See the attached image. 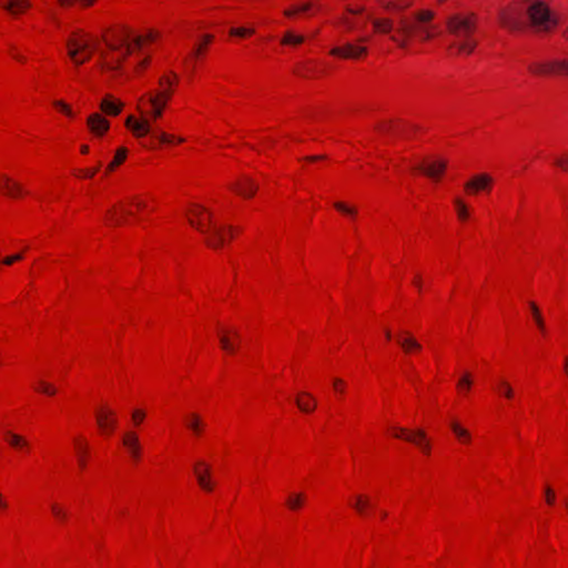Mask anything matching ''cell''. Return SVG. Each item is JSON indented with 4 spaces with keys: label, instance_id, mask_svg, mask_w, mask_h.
<instances>
[{
    "label": "cell",
    "instance_id": "obj_50",
    "mask_svg": "<svg viewBox=\"0 0 568 568\" xmlns=\"http://www.w3.org/2000/svg\"><path fill=\"white\" fill-rule=\"evenodd\" d=\"M497 391H498L499 395L503 396V398L507 399V400H511L514 398V390L512 389L511 384H509L508 382H506V381L499 382V383L497 384Z\"/></svg>",
    "mask_w": 568,
    "mask_h": 568
},
{
    "label": "cell",
    "instance_id": "obj_34",
    "mask_svg": "<svg viewBox=\"0 0 568 568\" xmlns=\"http://www.w3.org/2000/svg\"><path fill=\"white\" fill-rule=\"evenodd\" d=\"M32 386H33V391H35L36 393L43 396H48V398L56 396V394L58 393L56 385L47 381H38Z\"/></svg>",
    "mask_w": 568,
    "mask_h": 568
},
{
    "label": "cell",
    "instance_id": "obj_42",
    "mask_svg": "<svg viewBox=\"0 0 568 568\" xmlns=\"http://www.w3.org/2000/svg\"><path fill=\"white\" fill-rule=\"evenodd\" d=\"M254 33H256V29L253 27H246V26H238L232 27L229 30L230 37L239 38V39H247L251 38Z\"/></svg>",
    "mask_w": 568,
    "mask_h": 568
},
{
    "label": "cell",
    "instance_id": "obj_19",
    "mask_svg": "<svg viewBox=\"0 0 568 568\" xmlns=\"http://www.w3.org/2000/svg\"><path fill=\"white\" fill-rule=\"evenodd\" d=\"M494 179L488 173H477L469 178L464 184L465 193L469 195H478L488 192L493 188Z\"/></svg>",
    "mask_w": 568,
    "mask_h": 568
},
{
    "label": "cell",
    "instance_id": "obj_7",
    "mask_svg": "<svg viewBox=\"0 0 568 568\" xmlns=\"http://www.w3.org/2000/svg\"><path fill=\"white\" fill-rule=\"evenodd\" d=\"M526 14L532 27L540 31H552L558 23V18L551 10L550 4L544 1L532 2L527 7Z\"/></svg>",
    "mask_w": 568,
    "mask_h": 568
},
{
    "label": "cell",
    "instance_id": "obj_62",
    "mask_svg": "<svg viewBox=\"0 0 568 568\" xmlns=\"http://www.w3.org/2000/svg\"><path fill=\"white\" fill-rule=\"evenodd\" d=\"M89 149H90L89 145H81V146H80V151H81V153H83V154L88 153V151H89Z\"/></svg>",
    "mask_w": 568,
    "mask_h": 568
},
{
    "label": "cell",
    "instance_id": "obj_32",
    "mask_svg": "<svg viewBox=\"0 0 568 568\" xmlns=\"http://www.w3.org/2000/svg\"><path fill=\"white\" fill-rule=\"evenodd\" d=\"M450 429L454 434L455 438H456L459 443L463 445H469L472 443V434L468 432V429L465 427L463 424H461L458 421H452L450 423Z\"/></svg>",
    "mask_w": 568,
    "mask_h": 568
},
{
    "label": "cell",
    "instance_id": "obj_24",
    "mask_svg": "<svg viewBox=\"0 0 568 568\" xmlns=\"http://www.w3.org/2000/svg\"><path fill=\"white\" fill-rule=\"evenodd\" d=\"M87 128L92 136L102 138L109 132L110 122L104 115L95 112L87 118Z\"/></svg>",
    "mask_w": 568,
    "mask_h": 568
},
{
    "label": "cell",
    "instance_id": "obj_18",
    "mask_svg": "<svg viewBox=\"0 0 568 568\" xmlns=\"http://www.w3.org/2000/svg\"><path fill=\"white\" fill-rule=\"evenodd\" d=\"M330 55L343 60H363L367 56V48L356 43H344L332 48Z\"/></svg>",
    "mask_w": 568,
    "mask_h": 568
},
{
    "label": "cell",
    "instance_id": "obj_26",
    "mask_svg": "<svg viewBox=\"0 0 568 568\" xmlns=\"http://www.w3.org/2000/svg\"><path fill=\"white\" fill-rule=\"evenodd\" d=\"M73 447L80 469H85L90 459V445L85 436L79 435L73 440Z\"/></svg>",
    "mask_w": 568,
    "mask_h": 568
},
{
    "label": "cell",
    "instance_id": "obj_41",
    "mask_svg": "<svg viewBox=\"0 0 568 568\" xmlns=\"http://www.w3.org/2000/svg\"><path fill=\"white\" fill-rule=\"evenodd\" d=\"M454 207H455V211H456V214L459 219V221L466 222L467 220L469 219V209H468L467 203L465 202V200L462 198H459V197L455 198Z\"/></svg>",
    "mask_w": 568,
    "mask_h": 568
},
{
    "label": "cell",
    "instance_id": "obj_4",
    "mask_svg": "<svg viewBox=\"0 0 568 568\" xmlns=\"http://www.w3.org/2000/svg\"><path fill=\"white\" fill-rule=\"evenodd\" d=\"M374 131L392 140H412L422 136L425 129L404 119H388L379 121L374 126Z\"/></svg>",
    "mask_w": 568,
    "mask_h": 568
},
{
    "label": "cell",
    "instance_id": "obj_39",
    "mask_svg": "<svg viewBox=\"0 0 568 568\" xmlns=\"http://www.w3.org/2000/svg\"><path fill=\"white\" fill-rule=\"evenodd\" d=\"M4 439H6V442L10 445L11 447L16 449H24L28 446V440L26 439V437H23L17 433L8 432L6 435H4Z\"/></svg>",
    "mask_w": 568,
    "mask_h": 568
},
{
    "label": "cell",
    "instance_id": "obj_22",
    "mask_svg": "<svg viewBox=\"0 0 568 568\" xmlns=\"http://www.w3.org/2000/svg\"><path fill=\"white\" fill-rule=\"evenodd\" d=\"M0 193L13 200L22 199L27 194L22 184L7 174H0Z\"/></svg>",
    "mask_w": 568,
    "mask_h": 568
},
{
    "label": "cell",
    "instance_id": "obj_31",
    "mask_svg": "<svg viewBox=\"0 0 568 568\" xmlns=\"http://www.w3.org/2000/svg\"><path fill=\"white\" fill-rule=\"evenodd\" d=\"M32 3L29 1H6L0 2V7L13 16H21L31 8Z\"/></svg>",
    "mask_w": 568,
    "mask_h": 568
},
{
    "label": "cell",
    "instance_id": "obj_35",
    "mask_svg": "<svg viewBox=\"0 0 568 568\" xmlns=\"http://www.w3.org/2000/svg\"><path fill=\"white\" fill-rule=\"evenodd\" d=\"M378 4H379L380 7L385 9V10L399 12V11L406 10V9H409L410 7H412L413 4H414V2H412V1H404V0H400V1H394V0H390V1H379Z\"/></svg>",
    "mask_w": 568,
    "mask_h": 568
},
{
    "label": "cell",
    "instance_id": "obj_59",
    "mask_svg": "<svg viewBox=\"0 0 568 568\" xmlns=\"http://www.w3.org/2000/svg\"><path fill=\"white\" fill-rule=\"evenodd\" d=\"M347 12H350L352 14H360L365 10L364 7H359V6H349L346 8Z\"/></svg>",
    "mask_w": 568,
    "mask_h": 568
},
{
    "label": "cell",
    "instance_id": "obj_61",
    "mask_svg": "<svg viewBox=\"0 0 568 568\" xmlns=\"http://www.w3.org/2000/svg\"><path fill=\"white\" fill-rule=\"evenodd\" d=\"M60 4L61 7H72L75 6L77 2H73V1H62V2H58Z\"/></svg>",
    "mask_w": 568,
    "mask_h": 568
},
{
    "label": "cell",
    "instance_id": "obj_45",
    "mask_svg": "<svg viewBox=\"0 0 568 568\" xmlns=\"http://www.w3.org/2000/svg\"><path fill=\"white\" fill-rule=\"evenodd\" d=\"M530 308H531L532 317H533L534 322H535L536 326L541 331L544 332L545 331V321H544V316H543L542 310L540 307H538V305L536 304L535 302H530Z\"/></svg>",
    "mask_w": 568,
    "mask_h": 568
},
{
    "label": "cell",
    "instance_id": "obj_51",
    "mask_svg": "<svg viewBox=\"0 0 568 568\" xmlns=\"http://www.w3.org/2000/svg\"><path fill=\"white\" fill-rule=\"evenodd\" d=\"M145 418H146L145 410L141 409V408H138V409L134 410V412H132V414H131L132 422H134V424L137 425V426H139V425H141L142 423H143Z\"/></svg>",
    "mask_w": 568,
    "mask_h": 568
},
{
    "label": "cell",
    "instance_id": "obj_57",
    "mask_svg": "<svg viewBox=\"0 0 568 568\" xmlns=\"http://www.w3.org/2000/svg\"><path fill=\"white\" fill-rule=\"evenodd\" d=\"M23 259V253H16L12 256H8L2 260V264L4 266H12V264L21 261Z\"/></svg>",
    "mask_w": 568,
    "mask_h": 568
},
{
    "label": "cell",
    "instance_id": "obj_43",
    "mask_svg": "<svg viewBox=\"0 0 568 568\" xmlns=\"http://www.w3.org/2000/svg\"><path fill=\"white\" fill-rule=\"evenodd\" d=\"M372 24H373L374 30L379 33L386 35V33H390L393 30V21L389 18H376Z\"/></svg>",
    "mask_w": 568,
    "mask_h": 568
},
{
    "label": "cell",
    "instance_id": "obj_33",
    "mask_svg": "<svg viewBox=\"0 0 568 568\" xmlns=\"http://www.w3.org/2000/svg\"><path fill=\"white\" fill-rule=\"evenodd\" d=\"M128 155H129V150L128 148H126V146H120V148L117 149L111 162L107 166V173L114 172V171L118 170L120 166L126 162Z\"/></svg>",
    "mask_w": 568,
    "mask_h": 568
},
{
    "label": "cell",
    "instance_id": "obj_36",
    "mask_svg": "<svg viewBox=\"0 0 568 568\" xmlns=\"http://www.w3.org/2000/svg\"><path fill=\"white\" fill-rule=\"evenodd\" d=\"M305 502H306V496L305 494L302 492L292 493L286 498V505L291 511H300L301 508L304 507Z\"/></svg>",
    "mask_w": 568,
    "mask_h": 568
},
{
    "label": "cell",
    "instance_id": "obj_23",
    "mask_svg": "<svg viewBox=\"0 0 568 568\" xmlns=\"http://www.w3.org/2000/svg\"><path fill=\"white\" fill-rule=\"evenodd\" d=\"M194 476L199 486L205 492H212L215 486L211 466L204 461H198L193 465Z\"/></svg>",
    "mask_w": 568,
    "mask_h": 568
},
{
    "label": "cell",
    "instance_id": "obj_15",
    "mask_svg": "<svg viewBox=\"0 0 568 568\" xmlns=\"http://www.w3.org/2000/svg\"><path fill=\"white\" fill-rule=\"evenodd\" d=\"M185 142L183 137L179 135L170 134L165 131H158L153 135H149L143 139L142 145L148 150H160L169 146H177Z\"/></svg>",
    "mask_w": 568,
    "mask_h": 568
},
{
    "label": "cell",
    "instance_id": "obj_17",
    "mask_svg": "<svg viewBox=\"0 0 568 568\" xmlns=\"http://www.w3.org/2000/svg\"><path fill=\"white\" fill-rule=\"evenodd\" d=\"M98 429L105 437H110L118 427V418L114 410L108 405H101L96 412Z\"/></svg>",
    "mask_w": 568,
    "mask_h": 568
},
{
    "label": "cell",
    "instance_id": "obj_2",
    "mask_svg": "<svg viewBox=\"0 0 568 568\" xmlns=\"http://www.w3.org/2000/svg\"><path fill=\"white\" fill-rule=\"evenodd\" d=\"M179 82L180 78L175 71L168 70L163 72L159 78L156 88L144 92L137 101V110L139 111L140 116L146 120L153 121L162 118Z\"/></svg>",
    "mask_w": 568,
    "mask_h": 568
},
{
    "label": "cell",
    "instance_id": "obj_30",
    "mask_svg": "<svg viewBox=\"0 0 568 568\" xmlns=\"http://www.w3.org/2000/svg\"><path fill=\"white\" fill-rule=\"evenodd\" d=\"M314 2L311 1H301V2H294L286 6L283 9V14L287 18H293L297 16H302L308 11L312 10Z\"/></svg>",
    "mask_w": 568,
    "mask_h": 568
},
{
    "label": "cell",
    "instance_id": "obj_8",
    "mask_svg": "<svg viewBox=\"0 0 568 568\" xmlns=\"http://www.w3.org/2000/svg\"><path fill=\"white\" fill-rule=\"evenodd\" d=\"M336 67L322 59L301 60L292 67V73L302 79H321L334 72Z\"/></svg>",
    "mask_w": 568,
    "mask_h": 568
},
{
    "label": "cell",
    "instance_id": "obj_46",
    "mask_svg": "<svg viewBox=\"0 0 568 568\" xmlns=\"http://www.w3.org/2000/svg\"><path fill=\"white\" fill-rule=\"evenodd\" d=\"M473 386V376L469 372H465L457 383V391L462 394H467L471 392Z\"/></svg>",
    "mask_w": 568,
    "mask_h": 568
},
{
    "label": "cell",
    "instance_id": "obj_55",
    "mask_svg": "<svg viewBox=\"0 0 568 568\" xmlns=\"http://www.w3.org/2000/svg\"><path fill=\"white\" fill-rule=\"evenodd\" d=\"M544 496H545V502L547 503L548 506H554L555 503H556V494L554 488L552 486H546L545 487V491H544Z\"/></svg>",
    "mask_w": 568,
    "mask_h": 568
},
{
    "label": "cell",
    "instance_id": "obj_40",
    "mask_svg": "<svg viewBox=\"0 0 568 568\" xmlns=\"http://www.w3.org/2000/svg\"><path fill=\"white\" fill-rule=\"evenodd\" d=\"M304 42V37L302 33H298L295 31H286L281 38V45L282 46H298Z\"/></svg>",
    "mask_w": 568,
    "mask_h": 568
},
{
    "label": "cell",
    "instance_id": "obj_9",
    "mask_svg": "<svg viewBox=\"0 0 568 568\" xmlns=\"http://www.w3.org/2000/svg\"><path fill=\"white\" fill-rule=\"evenodd\" d=\"M242 234V229L237 225L225 224L215 227L211 232L207 234L204 240L205 247L214 251L223 250L232 244Z\"/></svg>",
    "mask_w": 568,
    "mask_h": 568
},
{
    "label": "cell",
    "instance_id": "obj_52",
    "mask_svg": "<svg viewBox=\"0 0 568 568\" xmlns=\"http://www.w3.org/2000/svg\"><path fill=\"white\" fill-rule=\"evenodd\" d=\"M455 47H456V51L458 53H472L474 49L476 48V42L464 41L461 43H457Z\"/></svg>",
    "mask_w": 568,
    "mask_h": 568
},
{
    "label": "cell",
    "instance_id": "obj_3",
    "mask_svg": "<svg viewBox=\"0 0 568 568\" xmlns=\"http://www.w3.org/2000/svg\"><path fill=\"white\" fill-rule=\"evenodd\" d=\"M100 41L92 32L78 29L72 31L67 39V53L76 65H83L92 59L99 50Z\"/></svg>",
    "mask_w": 568,
    "mask_h": 568
},
{
    "label": "cell",
    "instance_id": "obj_16",
    "mask_svg": "<svg viewBox=\"0 0 568 568\" xmlns=\"http://www.w3.org/2000/svg\"><path fill=\"white\" fill-rule=\"evenodd\" d=\"M228 189L233 194L244 200H252L259 192L258 181L247 174L239 175L228 184Z\"/></svg>",
    "mask_w": 568,
    "mask_h": 568
},
{
    "label": "cell",
    "instance_id": "obj_56",
    "mask_svg": "<svg viewBox=\"0 0 568 568\" xmlns=\"http://www.w3.org/2000/svg\"><path fill=\"white\" fill-rule=\"evenodd\" d=\"M150 63H151V57H144L143 59L140 60L138 62V65L136 66L135 71L138 73V75H140V73L146 71V69H148L150 66Z\"/></svg>",
    "mask_w": 568,
    "mask_h": 568
},
{
    "label": "cell",
    "instance_id": "obj_5",
    "mask_svg": "<svg viewBox=\"0 0 568 568\" xmlns=\"http://www.w3.org/2000/svg\"><path fill=\"white\" fill-rule=\"evenodd\" d=\"M132 28L126 23H114L108 26L102 31V41H104L107 51L126 52L128 55H134L132 48V39L135 36Z\"/></svg>",
    "mask_w": 568,
    "mask_h": 568
},
{
    "label": "cell",
    "instance_id": "obj_11",
    "mask_svg": "<svg viewBox=\"0 0 568 568\" xmlns=\"http://www.w3.org/2000/svg\"><path fill=\"white\" fill-rule=\"evenodd\" d=\"M391 436L394 438H398L401 440H405L411 444L415 445L416 447L421 449V452L425 455H429L432 452L433 445L428 437L427 433L424 429L421 428H403V427H391L390 428Z\"/></svg>",
    "mask_w": 568,
    "mask_h": 568
},
{
    "label": "cell",
    "instance_id": "obj_63",
    "mask_svg": "<svg viewBox=\"0 0 568 568\" xmlns=\"http://www.w3.org/2000/svg\"><path fill=\"white\" fill-rule=\"evenodd\" d=\"M96 2H89V1H82L79 4L80 6H85V7H90V6H94Z\"/></svg>",
    "mask_w": 568,
    "mask_h": 568
},
{
    "label": "cell",
    "instance_id": "obj_48",
    "mask_svg": "<svg viewBox=\"0 0 568 568\" xmlns=\"http://www.w3.org/2000/svg\"><path fill=\"white\" fill-rule=\"evenodd\" d=\"M52 106L59 114L68 117V118H75V112H73L71 106L63 100H55L52 102Z\"/></svg>",
    "mask_w": 568,
    "mask_h": 568
},
{
    "label": "cell",
    "instance_id": "obj_44",
    "mask_svg": "<svg viewBox=\"0 0 568 568\" xmlns=\"http://www.w3.org/2000/svg\"><path fill=\"white\" fill-rule=\"evenodd\" d=\"M100 170V164L99 165H95V166H90V168H86V169H76V170H72L71 171V175L72 177H75L77 179H82V180H86V179H92L95 177V175L99 172Z\"/></svg>",
    "mask_w": 568,
    "mask_h": 568
},
{
    "label": "cell",
    "instance_id": "obj_1",
    "mask_svg": "<svg viewBox=\"0 0 568 568\" xmlns=\"http://www.w3.org/2000/svg\"><path fill=\"white\" fill-rule=\"evenodd\" d=\"M156 207L152 194L142 192L128 195L115 202L107 210L104 222L109 228H122L138 224L148 219Z\"/></svg>",
    "mask_w": 568,
    "mask_h": 568
},
{
    "label": "cell",
    "instance_id": "obj_10",
    "mask_svg": "<svg viewBox=\"0 0 568 568\" xmlns=\"http://www.w3.org/2000/svg\"><path fill=\"white\" fill-rule=\"evenodd\" d=\"M477 22V16L474 12H458L447 18L446 30L453 36L467 38L476 30Z\"/></svg>",
    "mask_w": 568,
    "mask_h": 568
},
{
    "label": "cell",
    "instance_id": "obj_60",
    "mask_svg": "<svg viewBox=\"0 0 568 568\" xmlns=\"http://www.w3.org/2000/svg\"><path fill=\"white\" fill-rule=\"evenodd\" d=\"M7 508V502L6 499H4L3 495L1 493H0V511H3V509Z\"/></svg>",
    "mask_w": 568,
    "mask_h": 568
},
{
    "label": "cell",
    "instance_id": "obj_27",
    "mask_svg": "<svg viewBox=\"0 0 568 568\" xmlns=\"http://www.w3.org/2000/svg\"><path fill=\"white\" fill-rule=\"evenodd\" d=\"M398 342H399V345L401 346V349H402L403 352H405V353H408V354L419 353L421 349H422V346H421L418 339H416L412 333L408 332V331L399 332Z\"/></svg>",
    "mask_w": 568,
    "mask_h": 568
},
{
    "label": "cell",
    "instance_id": "obj_58",
    "mask_svg": "<svg viewBox=\"0 0 568 568\" xmlns=\"http://www.w3.org/2000/svg\"><path fill=\"white\" fill-rule=\"evenodd\" d=\"M555 163L557 165V168H560L562 171H564L565 172V171L567 170V155H566V153L562 154L560 158L556 160Z\"/></svg>",
    "mask_w": 568,
    "mask_h": 568
},
{
    "label": "cell",
    "instance_id": "obj_6",
    "mask_svg": "<svg viewBox=\"0 0 568 568\" xmlns=\"http://www.w3.org/2000/svg\"><path fill=\"white\" fill-rule=\"evenodd\" d=\"M184 217L190 227L200 233L208 234L215 228V218L209 208L200 203H189Z\"/></svg>",
    "mask_w": 568,
    "mask_h": 568
},
{
    "label": "cell",
    "instance_id": "obj_49",
    "mask_svg": "<svg viewBox=\"0 0 568 568\" xmlns=\"http://www.w3.org/2000/svg\"><path fill=\"white\" fill-rule=\"evenodd\" d=\"M434 17L435 11L428 8H422L418 12H415V19L421 23H428L433 20Z\"/></svg>",
    "mask_w": 568,
    "mask_h": 568
},
{
    "label": "cell",
    "instance_id": "obj_12",
    "mask_svg": "<svg viewBox=\"0 0 568 568\" xmlns=\"http://www.w3.org/2000/svg\"><path fill=\"white\" fill-rule=\"evenodd\" d=\"M213 41H214V36L212 33H204V35L200 37L197 42L194 43L193 48L191 49V51L189 52V55L184 60V69L187 70V72L190 73V75L195 72V69H197L200 61L208 55Z\"/></svg>",
    "mask_w": 568,
    "mask_h": 568
},
{
    "label": "cell",
    "instance_id": "obj_47",
    "mask_svg": "<svg viewBox=\"0 0 568 568\" xmlns=\"http://www.w3.org/2000/svg\"><path fill=\"white\" fill-rule=\"evenodd\" d=\"M334 208L337 212H340L341 214L345 215V217H347V218L354 219L357 214V210L354 205H352L350 203H346V202H335Z\"/></svg>",
    "mask_w": 568,
    "mask_h": 568
},
{
    "label": "cell",
    "instance_id": "obj_14",
    "mask_svg": "<svg viewBox=\"0 0 568 568\" xmlns=\"http://www.w3.org/2000/svg\"><path fill=\"white\" fill-rule=\"evenodd\" d=\"M567 60L553 59L547 61L533 62L528 67V72L537 77H566Z\"/></svg>",
    "mask_w": 568,
    "mask_h": 568
},
{
    "label": "cell",
    "instance_id": "obj_37",
    "mask_svg": "<svg viewBox=\"0 0 568 568\" xmlns=\"http://www.w3.org/2000/svg\"><path fill=\"white\" fill-rule=\"evenodd\" d=\"M187 426L191 432L200 436L204 432V423L201 416L197 413H191L187 419Z\"/></svg>",
    "mask_w": 568,
    "mask_h": 568
},
{
    "label": "cell",
    "instance_id": "obj_53",
    "mask_svg": "<svg viewBox=\"0 0 568 568\" xmlns=\"http://www.w3.org/2000/svg\"><path fill=\"white\" fill-rule=\"evenodd\" d=\"M333 390H334L337 395H344L347 390V384L344 380L342 379H335L333 381Z\"/></svg>",
    "mask_w": 568,
    "mask_h": 568
},
{
    "label": "cell",
    "instance_id": "obj_38",
    "mask_svg": "<svg viewBox=\"0 0 568 568\" xmlns=\"http://www.w3.org/2000/svg\"><path fill=\"white\" fill-rule=\"evenodd\" d=\"M351 507L360 514H364L371 506V499L366 495H356L350 501Z\"/></svg>",
    "mask_w": 568,
    "mask_h": 568
},
{
    "label": "cell",
    "instance_id": "obj_25",
    "mask_svg": "<svg viewBox=\"0 0 568 568\" xmlns=\"http://www.w3.org/2000/svg\"><path fill=\"white\" fill-rule=\"evenodd\" d=\"M100 109L106 116L118 117L125 109V102L120 98L108 94L102 98L100 102Z\"/></svg>",
    "mask_w": 568,
    "mask_h": 568
},
{
    "label": "cell",
    "instance_id": "obj_28",
    "mask_svg": "<svg viewBox=\"0 0 568 568\" xmlns=\"http://www.w3.org/2000/svg\"><path fill=\"white\" fill-rule=\"evenodd\" d=\"M295 404L301 413L312 414L317 409V400L308 392H300L295 396Z\"/></svg>",
    "mask_w": 568,
    "mask_h": 568
},
{
    "label": "cell",
    "instance_id": "obj_13",
    "mask_svg": "<svg viewBox=\"0 0 568 568\" xmlns=\"http://www.w3.org/2000/svg\"><path fill=\"white\" fill-rule=\"evenodd\" d=\"M447 169V160L443 156L432 155L427 156L421 161L418 165L414 166V171L420 175H423L432 180H440Z\"/></svg>",
    "mask_w": 568,
    "mask_h": 568
},
{
    "label": "cell",
    "instance_id": "obj_21",
    "mask_svg": "<svg viewBox=\"0 0 568 568\" xmlns=\"http://www.w3.org/2000/svg\"><path fill=\"white\" fill-rule=\"evenodd\" d=\"M219 341L222 350L227 354L233 355L239 351L241 346V337L237 330L232 327H224L219 332Z\"/></svg>",
    "mask_w": 568,
    "mask_h": 568
},
{
    "label": "cell",
    "instance_id": "obj_20",
    "mask_svg": "<svg viewBox=\"0 0 568 568\" xmlns=\"http://www.w3.org/2000/svg\"><path fill=\"white\" fill-rule=\"evenodd\" d=\"M125 126L127 130L137 139H144L150 135L151 126L149 120L141 116L129 115L126 118Z\"/></svg>",
    "mask_w": 568,
    "mask_h": 568
},
{
    "label": "cell",
    "instance_id": "obj_54",
    "mask_svg": "<svg viewBox=\"0 0 568 568\" xmlns=\"http://www.w3.org/2000/svg\"><path fill=\"white\" fill-rule=\"evenodd\" d=\"M51 509H52L53 516H55L58 521H60V522H66L67 521L68 513L66 512V509L63 508L62 506L52 505Z\"/></svg>",
    "mask_w": 568,
    "mask_h": 568
},
{
    "label": "cell",
    "instance_id": "obj_29",
    "mask_svg": "<svg viewBox=\"0 0 568 568\" xmlns=\"http://www.w3.org/2000/svg\"><path fill=\"white\" fill-rule=\"evenodd\" d=\"M122 444H124L127 452L129 453L130 456L138 461L141 457V445L138 434L135 432H127L122 436Z\"/></svg>",
    "mask_w": 568,
    "mask_h": 568
}]
</instances>
